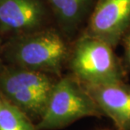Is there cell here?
I'll use <instances>...</instances> for the list:
<instances>
[{"label": "cell", "mask_w": 130, "mask_h": 130, "mask_svg": "<svg viewBox=\"0 0 130 130\" xmlns=\"http://www.w3.org/2000/svg\"><path fill=\"white\" fill-rule=\"evenodd\" d=\"M88 117L101 118V110L83 85L71 74L58 78L36 130H58Z\"/></svg>", "instance_id": "277c9868"}, {"label": "cell", "mask_w": 130, "mask_h": 130, "mask_svg": "<svg viewBox=\"0 0 130 130\" xmlns=\"http://www.w3.org/2000/svg\"><path fill=\"white\" fill-rule=\"evenodd\" d=\"M54 75L23 68H0V93L36 124L41 120L57 81Z\"/></svg>", "instance_id": "3957f363"}, {"label": "cell", "mask_w": 130, "mask_h": 130, "mask_svg": "<svg viewBox=\"0 0 130 130\" xmlns=\"http://www.w3.org/2000/svg\"><path fill=\"white\" fill-rule=\"evenodd\" d=\"M120 44L123 46V58H122L124 67L128 73L130 72V29L125 33L121 40Z\"/></svg>", "instance_id": "30bf717a"}, {"label": "cell", "mask_w": 130, "mask_h": 130, "mask_svg": "<svg viewBox=\"0 0 130 130\" xmlns=\"http://www.w3.org/2000/svg\"><path fill=\"white\" fill-rule=\"evenodd\" d=\"M46 14L42 0H0V33L15 36L41 30Z\"/></svg>", "instance_id": "8992f818"}, {"label": "cell", "mask_w": 130, "mask_h": 130, "mask_svg": "<svg viewBox=\"0 0 130 130\" xmlns=\"http://www.w3.org/2000/svg\"><path fill=\"white\" fill-rule=\"evenodd\" d=\"M95 1H96V0H95Z\"/></svg>", "instance_id": "7c38bea8"}, {"label": "cell", "mask_w": 130, "mask_h": 130, "mask_svg": "<svg viewBox=\"0 0 130 130\" xmlns=\"http://www.w3.org/2000/svg\"><path fill=\"white\" fill-rule=\"evenodd\" d=\"M69 40L59 30L41 29L14 36L2 48L8 65L60 77L70 55Z\"/></svg>", "instance_id": "6da1fadb"}, {"label": "cell", "mask_w": 130, "mask_h": 130, "mask_svg": "<svg viewBox=\"0 0 130 130\" xmlns=\"http://www.w3.org/2000/svg\"><path fill=\"white\" fill-rule=\"evenodd\" d=\"M130 29V0H96L82 34L117 48Z\"/></svg>", "instance_id": "5b68a950"}, {"label": "cell", "mask_w": 130, "mask_h": 130, "mask_svg": "<svg viewBox=\"0 0 130 130\" xmlns=\"http://www.w3.org/2000/svg\"><path fill=\"white\" fill-rule=\"evenodd\" d=\"M103 117L113 122L117 130H130V85L127 82L83 85Z\"/></svg>", "instance_id": "52a82bcc"}, {"label": "cell", "mask_w": 130, "mask_h": 130, "mask_svg": "<svg viewBox=\"0 0 130 130\" xmlns=\"http://www.w3.org/2000/svg\"><path fill=\"white\" fill-rule=\"evenodd\" d=\"M67 66L82 85L111 84L128 79V72L115 48L82 33L71 46Z\"/></svg>", "instance_id": "7a4b0ae2"}, {"label": "cell", "mask_w": 130, "mask_h": 130, "mask_svg": "<svg viewBox=\"0 0 130 130\" xmlns=\"http://www.w3.org/2000/svg\"><path fill=\"white\" fill-rule=\"evenodd\" d=\"M59 31L69 41L86 24L95 0H46Z\"/></svg>", "instance_id": "ba28073f"}, {"label": "cell", "mask_w": 130, "mask_h": 130, "mask_svg": "<svg viewBox=\"0 0 130 130\" xmlns=\"http://www.w3.org/2000/svg\"><path fill=\"white\" fill-rule=\"evenodd\" d=\"M0 130H36L24 111L0 93Z\"/></svg>", "instance_id": "9c48e42d"}, {"label": "cell", "mask_w": 130, "mask_h": 130, "mask_svg": "<svg viewBox=\"0 0 130 130\" xmlns=\"http://www.w3.org/2000/svg\"><path fill=\"white\" fill-rule=\"evenodd\" d=\"M2 62H3V58H2V48H1V46H0V68L3 66Z\"/></svg>", "instance_id": "8fae6325"}]
</instances>
